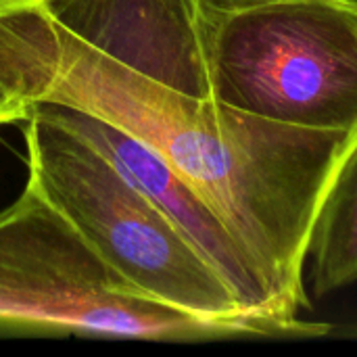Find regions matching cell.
Wrapping results in <instances>:
<instances>
[{
  "label": "cell",
  "instance_id": "obj_5",
  "mask_svg": "<svg viewBox=\"0 0 357 357\" xmlns=\"http://www.w3.org/2000/svg\"><path fill=\"white\" fill-rule=\"evenodd\" d=\"M307 261L314 297L357 282V138L318 207L307 243Z\"/></svg>",
  "mask_w": 357,
  "mask_h": 357
},
{
  "label": "cell",
  "instance_id": "obj_1",
  "mask_svg": "<svg viewBox=\"0 0 357 357\" xmlns=\"http://www.w3.org/2000/svg\"><path fill=\"white\" fill-rule=\"evenodd\" d=\"M0 324L142 341L280 337L257 320L203 318L144 295L29 178L0 209Z\"/></svg>",
  "mask_w": 357,
  "mask_h": 357
},
{
  "label": "cell",
  "instance_id": "obj_4",
  "mask_svg": "<svg viewBox=\"0 0 357 357\" xmlns=\"http://www.w3.org/2000/svg\"><path fill=\"white\" fill-rule=\"evenodd\" d=\"M42 107L59 123L69 128L73 134L100 151L109 161H113L165 211V215L224 276L247 314L276 322L284 326L293 337H318L331 331L328 324L305 322L301 318L293 320L280 312L266 278L261 276L251 255L232 236L211 205L157 153L102 119L61 105Z\"/></svg>",
  "mask_w": 357,
  "mask_h": 357
},
{
  "label": "cell",
  "instance_id": "obj_2",
  "mask_svg": "<svg viewBox=\"0 0 357 357\" xmlns=\"http://www.w3.org/2000/svg\"><path fill=\"white\" fill-rule=\"evenodd\" d=\"M27 178L75 224L130 284L182 312L213 320H257L224 276L165 211L100 151L59 123L42 105L23 121Z\"/></svg>",
  "mask_w": 357,
  "mask_h": 357
},
{
  "label": "cell",
  "instance_id": "obj_6",
  "mask_svg": "<svg viewBox=\"0 0 357 357\" xmlns=\"http://www.w3.org/2000/svg\"><path fill=\"white\" fill-rule=\"evenodd\" d=\"M31 115V109L17 100L2 84H0V126L23 123Z\"/></svg>",
  "mask_w": 357,
  "mask_h": 357
},
{
  "label": "cell",
  "instance_id": "obj_7",
  "mask_svg": "<svg viewBox=\"0 0 357 357\" xmlns=\"http://www.w3.org/2000/svg\"><path fill=\"white\" fill-rule=\"evenodd\" d=\"M207 2L220 10H238V8L261 6V4H270V2H278V0H207Z\"/></svg>",
  "mask_w": 357,
  "mask_h": 357
},
{
  "label": "cell",
  "instance_id": "obj_3",
  "mask_svg": "<svg viewBox=\"0 0 357 357\" xmlns=\"http://www.w3.org/2000/svg\"><path fill=\"white\" fill-rule=\"evenodd\" d=\"M211 73L228 107L357 134V8L347 0L211 6Z\"/></svg>",
  "mask_w": 357,
  "mask_h": 357
},
{
  "label": "cell",
  "instance_id": "obj_8",
  "mask_svg": "<svg viewBox=\"0 0 357 357\" xmlns=\"http://www.w3.org/2000/svg\"><path fill=\"white\" fill-rule=\"evenodd\" d=\"M347 2H351V4H354V6L357 8V0H347Z\"/></svg>",
  "mask_w": 357,
  "mask_h": 357
}]
</instances>
